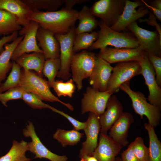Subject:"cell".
I'll return each mask as SVG.
<instances>
[{
    "instance_id": "obj_1",
    "label": "cell",
    "mask_w": 161,
    "mask_h": 161,
    "mask_svg": "<svg viewBox=\"0 0 161 161\" xmlns=\"http://www.w3.org/2000/svg\"><path fill=\"white\" fill-rule=\"evenodd\" d=\"M78 11L65 7L59 10L47 12L35 10L29 18L37 23L40 27L54 35L68 32L78 20Z\"/></svg>"
},
{
    "instance_id": "obj_2",
    "label": "cell",
    "mask_w": 161,
    "mask_h": 161,
    "mask_svg": "<svg viewBox=\"0 0 161 161\" xmlns=\"http://www.w3.org/2000/svg\"><path fill=\"white\" fill-rule=\"evenodd\" d=\"M100 30L97 39L89 48L102 49L108 46L115 48H135L140 46L139 43L132 33L115 31L100 20L98 21Z\"/></svg>"
},
{
    "instance_id": "obj_3",
    "label": "cell",
    "mask_w": 161,
    "mask_h": 161,
    "mask_svg": "<svg viewBox=\"0 0 161 161\" xmlns=\"http://www.w3.org/2000/svg\"><path fill=\"white\" fill-rule=\"evenodd\" d=\"M19 86L26 91L38 96L42 100L58 102L70 110H74L73 107L69 103L64 102L54 95L50 90L48 81L35 72L22 68Z\"/></svg>"
},
{
    "instance_id": "obj_4",
    "label": "cell",
    "mask_w": 161,
    "mask_h": 161,
    "mask_svg": "<svg viewBox=\"0 0 161 161\" xmlns=\"http://www.w3.org/2000/svg\"><path fill=\"white\" fill-rule=\"evenodd\" d=\"M120 89L125 92L130 97L133 110L140 116L141 119L144 116H145L148 123L154 128L159 125L161 119V110L148 103L143 93L133 90L130 87V81L123 84L120 86Z\"/></svg>"
},
{
    "instance_id": "obj_5",
    "label": "cell",
    "mask_w": 161,
    "mask_h": 161,
    "mask_svg": "<svg viewBox=\"0 0 161 161\" xmlns=\"http://www.w3.org/2000/svg\"><path fill=\"white\" fill-rule=\"evenodd\" d=\"M96 57L95 53L85 50L73 55L70 69L72 79L78 91L83 87V80L90 76L95 65Z\"/></svg>"
},
{
    "instance_id": "obj_6",
    "label": "cell",
    "mask_w": 161,
    "mask_h": 161,
    "mask_svg": "<svg viewBox=\"0 0 161 161\" xmlns=\"http://www.w3.org/2000/svg\"><path fill=\"white\" fill-rule=\"evenodd\" d=\"M126 0H100L95 2L89 8L91 13L99 18L103 22L110 27L117 21L122 14Z\"/></svg>"
},
{
    "instance_id": "obj_7",
    "label": "cell",
    "mask_w": 161,
    "mask_h": 161,
    "mask_svg": "<svg viewBox=\"0 0 161 161\" xmlns=\"http://www.w3.org/2000/svg\"><path fill=\"white\" fill-rule=\"evenodd\" d=\"M141 68L139 62L119 63L113 67L107 89L111 95L117 92L120 86L133 77L141 74Z\"/></svg>"
},
{
    "instance_id": "obj_8",
    "label": "cell",
    "mask_w": 161,
    "mask_h": 161,
    "mask_svg": "<svg viewBox=\"0 0 161 161\" xmlns=\"http://www.w3.org/2000/svg\"><path fill=\"white\" fill-rule=\"evenodd\" d=\"M76 35L74 26L66 33L55 35L60 45L61 63V68L57 76L64 80H68L71 75L70 73V65L75 54L73 43Z\"/></svg>"
},
{
    "instance_id": "obj_9",
    "label": "cell",
    "mask_w": 161,
    "mask_h": 161,
    "mask_svg": "<svg viewBox=\"0 0 161 161\" xmlns=\"http://www.w3.org/2000/svg\"><path fill=\"white\" fill-rule=\"evenodd\" d=\"M127 29L135 36L145 52L161 57V38L156 30L152 31L143 29L136 21L129 25Z\"/></svg>"
},
{
    "instance_id": "obj_10",
    "label": "cell",
    "mask_w": 161,
    "mask_h": 161,
    "mask_svg": "<svg viewBox=\"0 0 161 161\" xmlns=\"http://www.w3.org/2000/svg\"><path fill=\"white\" fill-rule=\"evenodd\" d=\"M23 134L26 137H30L31 141L27 143L28 151L35 155L34 158H45L50 161H67L66 155L56 154L48 149L41 142L37 135L32 122L29 121L26 127L24 129Z\"/></svg>"
},
{
    "instance_id": "obj_11",
    "label": "cell",
    "mask_w": 161,
    "mask_h": 161,
    "mask_svg": "<svg viewBox=\"0 0 161 161\" xmlns=\"http://www.w3.org/2000/svg\"><path fill=\"white\" fill-rule=\"evenodd\" d=\"M149 11L141 0H126L122 14L116 23L110 28L118 32L127 30V27L129 25L148 14Z\"/></svg>"
},
{
    "instance_id": "obj_12",
    "label": "cell",
    "mask_w": 161,
    "mask_h": 161,
    "mask_svg": "<svg viewBox=\"0 0 161 161\" xmlns=\"http://www.w3.org/2000/svg\"><path fill=\"white\" fill-rule=\"evenodd\" d=\"M39 27L37 23L33 21H30L26 26L22 27L19 33L20 36L24 35V37L13 53L11 59L13 61L25 53L31 52L43 53L37 44L36 38Z\"/></svg>"
},
{
    "instance_id": "obj_13",
    "label": "cell",
    "mask_w": 161,
    "mask_h": 161,
    "mask_svg": "<svg viewBox=\"0 0 161 161\" xmlns=\"http://www.w3.org/2000/svg\"><path fill=\"white\" fill-rule=\"evenodd\" d=\"M111 95L107 91L100 92L87 87L81 100V114L89 112L100 117L105 110Z\"/></svg>"
},
{
    "instance_id": "obj_14",
    "label": "cell",
    "mask_w": 161,
    "mask_h": 161,
    "mask_svg": "<svg viewBox=\"0 0 161 161\" xmlns=\"http://www.w3.org/2000/svg\"><path fill=\"white\" fill-rule=\"evenodd\" d=\"M145 51L140 46L135 48H114L107 47L100 50L98 55L110 64L130 61L139 62Z\"/></svg>"
},
{
    "instance_id": "obj_15",
    "label": "cell",
    "mask_w": 161,
    "mask_h": 161,
    "mask_svg": "<svg viewBox=\"0 0 161 161\" xmlns=\"http://www.w3.org/2000/svg\"><path fill=\"white\" fill-rule=\"evenodd\" d=\"M139 62L141 68V74L143 77L149 90L148 100L150 103L161 110V88L156 82L154 71L145 52Z\"/></svg>"
},
{
    "instance_id": "obj_16",
    "label": "cell",
    "mask_w": 161,
    "mask_h": 161,
    "mask_svg": "<svg viewBox=\"0 0 161 161\" xmlns=\"http://www.w3.org/2000/svg\"><path fill=\"white\" fill-rule=\"evenodd\" d=\"M86 122V126L83 129L86 139L82 143L79 157L85 156H92L98 144L99 134L100 131L99 117L90 112Z\"/></svg>"
},
{
    "instance_id": "obj_17",
    "label": "cell",
    "mask_w": 161,
    "mask_h": 161,
    "mask_svg": "<svg viewBox=\"0 0 161 161\" xmlns=\"http://www.w3.org/2000/svg\"><path fill=\"white\" fill-rule=\"evenodd\" d=\"M113 68L110 64L97 55L94 67L89 78L92 87L100 92L106 91Z\"/></svg>"
},
{
    "instance_id": "obj_18",
    "label": "cell",
    "mask_w": 161,
    "mask_h": 161,
    "mask_svg": "<svg viewBox=\"0 0 161 161\" xmlns=\"http://www.w3.org/2000/svg\"><path fill=\"white\" fill-rule=\"evenodd\" d=\"M123 147L107 134L100 133L98 145L92 156L98 161H115Z\"/></svg>"
},
{
    "instance_id": "obj_19",
    "label": "cell",
    "mask_w": 161,
    "mask_h": 161,
    "mask_svg": "<svg viewBox=\"0 0 161 161\" xmlns=\"http://www.w3.org/2000/svg\"><path fill=\"white\" fill-rule=\"evenodd\" d=\"M106 109L99 117V121L100 133L107 134L108 131L123 112L122 104L114 95H112L109 98Z\"/></svg>"
},
{
    "instance_id": "obj_20",
    "label": "cell",
    "mask_w": 161,
    "mask_h": 161,
    "mask_svg": "<svg viewBox=\"0 0 161 161\" xmlns=\"http://www.w3.org/2000/svg\"><path fill=\"white\" fill-rule=\"evenodd\" d=\"M134 122L132 114L123 112L109 129V136L123 147L126 146L129 144L127 139L129 130Z\"/></svg>"
},
{
    "instance_id": "obj_21",
    "label": "cell",
    "mask_w": 161,
    "mask_h": 161,
    "mask_svg": "<svg viewBox=\"0 0 161 161\" xmlns=\"http://www.w3.org/2000/svg\"><path fill=\"white\" fill-rule=\"evenodd\" d=\"M36 38L46 60L60 58L59 44L53 33L40 27Z\"/></svg>"
},
{
    "instance_id": "obj_22",
    "label": "cell",
    "mask_w": 161,
    "mask_h": 161,
    "mask_svg": "<svg viewBox=\"0 0 161 161\" xmlns=\"http://www.w3.org/2000/svg\"><path fill=\"white\" fill-rule=\"evenodd\" d=\"M0 9L16 16L22 27L26 26L30 21L29 18L33 12L22 0H0Z\"/></svg>"
},
{
    "instance_id": "obj_23",
    "label": "cell",
    "mask_w": 161,
    "mask_h": 161,
    "mask_svg": "<svg viewBox=\"0 0 161 161\" xmlns=\"http://www.w3.org/2000/svg\"><path fill=\"white\" fill-rule=\"evenodd\" d=\"M45 60L43 53L33 52L31 54H24L14 61L21 68L29 70H33L42 77V71Z\"/></svg>"
},
{
    "instance_id": "obj_24",
    "label": "cell",
    "mask_w": 161,
    "mask_h": 161,
    "mask_svg": "<svg viewBox=\"0 0 161 161\" xmlns=\"http://www.w3.org/2000/svg\"><path fill=\"white\" fill-rule=\"evenodd\" d=\"M24 35L18 37L12 42L5 44L4 50L0 55V86L6 78L7 74L12 68L13 62L10 61L13 53Z\"/></svg>"
},
{
    "instance_id": "obj_25",
    "label": "cell",
    "mask_w": 161,
    "mask_h": 161,
    "mask_svg": "<svg viewBox=\"0 0 161 161\" xmlns=\"http://www.w3.org/2000/svg\"><path fill=\"white\" fill-rule=\"evenodd\" d=\"M78 20L79 24L76 28L75 27L76 35L92 32L98 26V21L91 13L89 8L86 6H84L78 11Z\"/></svg>"
},
{
    "instance_id": "obj_26",
    "label": "cell",
    "mask_w": 161,
    "mask_h": 161,
    "mask_svg": "<svg viewBox=\"0 0 161 161\" xmlns=\"http://www.w3.org/2000/svg\"><path fill=\"white\" fill-rule=\"evenodd\" d=\"M22 27L16 16L6 10L0 9V35H10L19 31Z\"/></svg>"
},
{
    "instance_id": "obj_27",
    "label": "cell",
    "mask_w": 161,
    "mask_h": 161,
    "mask_svg": "<svg viewBox=\"0 0 161 161\" xmlns=\"http://www.w3.org/2000/svg\"><path fill=\"white\" fill-rule=\"evenodd\" d=\"M27 151V142L14 140L9 151L0 157V161H30L31 159L26 155Z\"/></svg>"
},
{
    "instance_id": "obj_28",
    "label": "cell",
    "mask_w": 161,
    "mask_h": 161,
    "mask_svg": "<svg viewBox=\"0 0 161 161\" xmlns=\"http://www.w3.org/2000/svg\"><path fill=\"white\" fill-rule=\"evenodd\" d=\"M149 139L148 161H161V143L155 132L154 128L148 123L144 125Z\"/></svg>"
},
{
    "instance_id": "obj_29",
    "label": "cell",
    "mask_w": 161,
    "mask_h": 161,
    "mask_svg": "<svg viewBox=\"0 0 161 161\" xmlns=\"http://www.w3.org/2000/svg\"><path fill=\"white\" fill-rule=\"evenodd\" d=\"M84 134L73 129L66 130L58 129L53 134V138L65 147L67 145H74L80 140Z\"/></svg>"
},
{
    "instance_id": "obj_30",
    "label": "cell",
    "mask_w": 161,
    "mask_h": 161,
    "mask_svg": "<svg viewBox=\"0 0 161 161\" xmlns=\"http://www.w3.org/2000/svg\"><path fill=\"white\" fill-rule=\"evenodd\" d=\"M98 37V33L95 31L76 34L73 43L74 53L82 49H89L97 39Z\"/></svg>"
},
{
    "instance_id": "obj_31",
    "label": "cell",
    "mask_w": 161,
    "mask_h": 161,
    "mask_svg": "<svg viewBox=\"0 0 161 161\" xmlns=\"http://www.w3.org/2000/svg\"><path fill=\"white\" fill-rule=\"evenodd\" d=\"M33 11H56L64 4V0H22Z\"/></svg>"
},
{
    "instance_id": "obj_32",
    "label": "cell",
    "mask_w": 161,
    "mask_h": 161,
    "mask_svg": "<svg viewBox=\"0 0 161 161\" xmlns=\"http://www.w3.org/2000/svg\"><path fill=\"white\" fill-rule=\"evenodd\" d=\"M50 87L52 88L58 97L61 96L72 97L75 89V86L72 79L66 82L57 80L48 82Z\"/></svg>"
},
{
    "instance_id": "obj_33",
    "label": "cell",
    "mask_w": 161,
    "mask_h": 161,
    "mask_svg": "<svg viewBox=\"0 0 161 161\" xmlns=\"http://www.w3.org/2000/svg\"><path fill=\"white\" fill-rule=\"evenodd\" d=\"M21 68L15 62L13 61L11 72L5 81L0 86L2 93L10 89L19 86Z\"/></svg>"
},
{
    "instance_id": "obj_34",
    "label": "cell",
    "mask_w": 161,
    "mask_h": 161,
    "mask_svg": "<svg viewBox=\"0 0 161 161\" xmlns=\"http://www.w3.org/2000/svg\"><path fill=\"white\" fill-rule=\"evenodd\" d=\"M61 66L60 58L48 59L45 60L42 73L50 83L55 80V77Z\"/></svg>"
},
{
    "instance_id": "obj_35",
    "label": "cell",
    "mask_w": 161,
    "mask_h": 161,
    "mask_svg": "<svg viewBox=\"0 0 161 161\" xmlns=\"http://www.w3.org/2000/svg\"><path fill=\"white\" fill-rule=\"evenodd\" d=\"M129 145L140 161H148V148L144 144L142 137H136Z\"/></svg>"
},
{
    "instance_id": "obj_36",
    "label": "cell",
    "mask_w": 161,
    "mask_h": 161,
    "mask_svg": "<svg viewBox=\"0 0 161 161\" xmlns=\"http://www.w3.org/2000/svg\"><path fill=\"white\" fill-rule=\"evenodd\" d=\"M22 99L30 107L34 109H49L50 106L47 104L36 95L25 91Z\"/></svg>"
},
{
    "instance_id": "obj_37",
    "label": "cell",
    "mask_w": 161,
    "mask_h": 161,
    "mask_svg": "<svg viewBox=\"0 0 161 161\" xmlns=\"http://www.w3.org/2000/svg\"><path fill=\"white\" fill-rule=\"evenodd\" d=\"M25 90L20 86L10 89L4 93H0V102L7 106V103L10 100L21 99Z\"/></svg>"
},
{
    "instance_id": "obj_38",
    "label": "cell",
    "mask_w": 161,
    "mask_h": 161,
    "mask_svg": "<svg viewBox=\"0 0 161 161\" xmlns=\"http://www.w3.org/2000/svg\"><path fill=\"white\" fill-rule=\"evenodd\" d=\"M145 53L154 71L156 82L161 87V57L150 53Z\"/></svg>"
},
{
    "instance_id": "obj_39",
    "label": "cell",
    "mask_w": 161,
    "mask_h": 161,
    "mask_svg": "<svg viewBox=\"0 0 161 161\" xmlns=\"http://www.w3.org/2000/svg\"><path fill=\"white\" fill-rule=\"evenodd\" d=\"M49 109L53 112L57 113L66 118L72 124L73 129L78 131L84 129L86 126V122H82L78 121L64 112L50 106Z\"/></svg>"
},
{
    "instance_id": "obj_40",
    "label": "cell",
    "mask_w": 161,
    "mask_h": 161,
    "mask_svg": "<svg viewBox=\"0 0 161 161\" xmlns=\"http://www.w3.org/2000/svg\"><path fill=\"white\" fill-rule=\"evenodd\" d=\"M149 17L148 18L139 19L140 22H145L149 25L154 27L158 33L160 37L161 38V28L160 25L157 23V19L149 11L148 13Z\"/></svg>"
},
{
    "instance_id": "obj_41",
    "label": "cell",
    "mask_w": 161,
    "mask_h": 161,
    "mask_svg": "<svg viewBox=\"0 0 161 161\" xmlns=\"http://www.w3.org/2000/svg\"><path fill=\"white\" fill-rule=\"evenodd\" d=\"M121 156L122 161H140L129 145L127 148L121 153Z\"/></svg>"
},
{
    "instance_id": "obj_42",
    "label": "cell",
    "mask_w": 161,
    "mask_h": 161,
    "mask_svg": "<svg viewBox=\"0 0 161 161\" xmlns=\"http://www.w3.org/2000/svg\"><path fill=\"white\" fill-rule=\"evenodd\" d=\"M18 32H16L10 35L4 36L0 39V55L4 50L5 45L14 41L18 37Z\"/></svg>"
},
{
    "instance_id": "obj_43",
    "label": "cell",
    "mask_w": 161,
    "mask_h": 161,
    "mask_svg": "<svg viewBox=\"0 0 161 161\" xmlns=\"http://www.w3.org/2000/svg\"><path fill=\"white\" fill-rule=\"evenodd\" d=\"M144 5L149 10L151 11L152 13L154 16L160 22L161 21V10L157 9L147 4L143 0H141Z\"/></svg>"
},
{
    "instance_id": "obj_44",
    "label": "cell",
    "mask_w": 161,
    "mask_h": 161,
    "mask_svg": "<svg viewBox=\"0 0 161 161\" xmlns=\"http://www.w3.org/2000/svg\"><path fill=\"white\" fill-rule=\"evenodd\" d=\"M88 0H64L65 8L69 10L72 9L73 7L77 4H82L88 1Z\"/></svg>"
},
{
    "instance_id": "obj_45",
    "label": "cell",
    "mask_w": 161,
    "mask_h": 161,
    "mask_svg": "<svg viewBox=\"0 0 161 161\" xmlns=\"http://www.w3.org/2000/svg\"><path fill=\"white\" fill-rule=\"evenodd\" d=\"M150 5L160 10H161V0H153L150 3Z\"/></svg>"
},
{
    "instance_id": "obj_46",
    "label": "cell",
    "mask_w": 161,
    "mask_h": 161,
    "mask_svg": "<svg viewBox=\"0 0 161 161\" xmlns=\"http://www.w3.org/2000/svg\"><path fill=\"white\" fill-rule=\"evenodd\" d=\"M80 158V161H98L93 156H85Z\"/></svg>"
},
{
    "instance_id": "obj_47",
    "label": "cell",
    "mask_w": 161,
    "mask_h": 161,
    "mask_svg": "<svg viewBox=\"0 0 161 161\" xmlns=\"http://www.w3.org/2000/svg\"><path fill=\"white\" fill-rule=\"evenodd\" d=\"M115 161H122L120 157H116Z\"/></svg>"
},
{
    "instance_id": "obj_48",
    "label": "cell",
    "mask_w": 161,
    "mask_h": 161,
    "mask_svg": "<svg viewBox=\"0 0 161 161\" xmlns=\"http://www.w3.org/2000/svg\"><path fill=\"white\" fill-rule=\"evenodd\" d=\"M2 93L1 91V89H0V93Z\"/></svg>"
}]
</instances>
